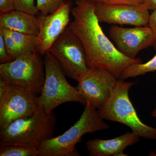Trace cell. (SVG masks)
<instances>
[{
	"label": "cell",
	"mask_w": 156,
	"mask_h": 156,
	"mask_svg": "<svg viewBox=\"0 0 156 156\" xmlns=\"http://www.w3.org/2000/svg\"><path fill=\"white\" fill-rule=\"evenodd\" d=\"M95 14L100 23L135 26L148 25L151 15L149 10L143 4L130 5L95 3Z\"/></svg>",
	"instance_id": "cell-10"
},
{
	"label": "cell",
	"mask_w": 156,
	"mask_h": 156,
	"mask_svg": "<svg viewBox=\"0 0 156 156\" xmlns=\"http://www.w3.org/2000/svg\"><path fill=\"white\" fill-rule=\"evenodd\" d=\"M35 1V0H14V10L36 15L39 11Z\"/></svg>",
	"instance_id": "cell-20"
},
{
	"label": "cell",
	"mask_w": 156,
	"mask_h": 156,
	"mask_svg": "<svg viewBox=\"0 0 156 156\" xmlns=\"http://www.w3.org/2000/svg\"><path fill=\"white\" fill-rule=\"evenodd\" d=\"M0 34L4 38L6 49L13 60L26 54L8 34L5 29L0 27Z\"/></svg>",
	"instance_id": "cell-18"
},
{
	"label": "cell",
	"mask_w": 156,
	"mask_h": 156,
	"mask_svg": "<svg viewBox=\"0 0 156 156\" xmlns=\"http://www.w3.org/2000/svg\"><path fill=\"white\" fill-rule=\"evenodd\" d=\"M72 4L65 2L53 14L41 15L40 30L37 36L38 52L44 56L52 45L69 26L70 14L71 13Z\"/></svg>",
	"instance_id": "cell-12"
},
{
	"label": "cell",
	"mask_w": 156,
	"mask_h": 156,
	"mask_svg": "<svg viewBox=\"0 0 156 156\" xmlns=\"http://www.w3.org/2000/svg\"><path fill=\"white\" fill-rule=\"evenodd\" d=\"M9 84L4 78L0 76V102L3 100L7 93Z\"/></svg>",
	"instance_id": "cell-25"
},
{
	"label": "cell",
	"mask_w": 156,
	"mask_h": 156,
	"mask_svg": "<svg viewBox=\"0 0 156 156\" xmlns=\"http://www.w3.org/2000/svg\"><path fill=\"white\" fill-rule=\"evenodd\" d=\"M154 71H156V54L145 63L133 64L127 68L122 73L119 79L125 80Z\"/></svg>",
	"instance_id": "cell-16"
},
{
	"label": "cell",
	"mask_w": 156,
	"mask_h": 156,
	"mask_svg": "<svg viewBox=\"0 0 156 156\" xmlns=\"http://www.w3.org/2000/svg\"><path fill=\"white\" fill-rule=\"evenodd\" d=\"M56 124L54 113H48L39 107L31 116L16 120L1 130L0 144L38 150L44 142L54 137Z\"/></svg>",
	"instance_id": "cell-2"
},
{
	"label": "cell",
	"mask_w": 156,
	"mask_h": 156,
	"mask_svg": "<svg viewBox=\"0 0 156 156\" xmlns=\"http://www.w3.org/2000/svg\"><path fill=\"white\" fill-rule=\"evenodd\" d=\"M95 3L106 5H140L143 3L144 0H89Z\"/></svg>",
	"instance_id": "cell-21"
},
{
	"label": "cell",
	"mask_w": 156,
	"mask_h": 156,
	"mask_svg": "<svg viewBox=\"0 0 156 156\" xmlns=\"http://www.w3.org/2000/svg\"><path fill=\"white\" fill-rule=\"evenodd\" d=\"M151 116L156 119V108L154 109L151 113ZM150 156H156V151L155 152L151 151L149 154Z\"/></svg>",
	"instance_id": "cell-27"
},
{
	"label": "cell",
	"mask_w": 156,
	"mask_h": 156,
	"mask_svg": "<svg viewBox=\"0 0 156 156\" xmlns=\"http://www.w3.org/2000/svg\"><path fill=\"white\" fill-rule=\"evenodd\" d=\"M35 52L0 64V76L9 83L29 89L35 94L41 93L45 79L44 60Z\"/></svg>",
	"instance_id": "cell-6"
},
{
	"label": "cell",
	"mask_w": 156,
	"mask_h": 156,
	"mask_svg": "<svg viewBox=\"0 0 156 156\" xmlns=\"http://www.w3.org/2000/svg\"><path fill=\"white\" fill-rule=\"evenodd\" d=\"M143 4L148 10H156V0H144Z\"/></svg>",
	"instance_id": "cell-26"
},
{
	"label": "cell",
	"mask_w": 156,
	"mask_h": 156,
	"mask_svg": "<svg viewBox=\"0 0 156 156\" xmlns=\"http://www.w3.org/2000/svg\"><path fill=\"white\" fill-rule=\"evenodd\" d=\"M39 107L36 94L25 87L9 84L7 93L0 102L1 130L16 120L31 116Z\"/></svg>",
	"instance_id": "cell-8"
},
{
	"label": "cell",
	"mask_w": 156,
	"mask_h": 156,
	"mask_svg": "<svg viewBox=\"0 0 156 156\" xmlns=\"http://www.w3.org/2000/svg\"><path fill=\"white\" fill-rule=\"evenodd\" d=\"M135 82L118 79L108 100L97 109L101 118L122 124L136 135L150 140L156 139V128L143 122L137 115L129 96L130 89Z\"/></svg>",
	"instance_id": "cell-3"
},
{
	"label": "cell",
	"mask_w": 156,
	"mask_h": 156,
	"mask_svg": "<svg viewBox=\"0 0 156 156\" xmlns=\"http://www.w3.org/2000/svg\"><path fill=\"white\" fill-rule=\"evenodd\" d=\"M5 30L14 41L26 54L38 52L37 48V35L9 30L7 29Z\"/></svg>",
	"instance_id": "cell-15"
},
{
	"label": "cell",
	"mask_w": 156,
	"mask_h": 156,
	"mask_svg": "<svg viewBox=\"0 0 156 156\" xmlns=\"http://www.w3.org/2000/svg\"><path fill=\"white\" fill-rule=\"evenodd\" d=\"M65 0H36L37 8L43 15L53 14L65 2Z\"/></svg>",
	"instance_id": "cell-19"
},
{
	"label": "cell",
	"mask_w": 156,
	"mask_h": 156,
	"mask_svg": "<svg viewBox=\"0 0 156 156\" xmlns=\"http://www.w3.org/2000/svg\"><path fill=\"white\" fill-rule=\"evenodd\" d=\"M73 20L69 27L83 46L89 68L106 70L119 79L132 65L142 63L140 58H128L122 54L104 33L95 14V3L77 0L72 8Z\"/></svg>",
	"instance_id": "cell-1"
},
{
	"label": "cell",
	"mask_w": 156,
	"mask_h": 156,
	"mask_svg": "<svg viewBox=\"0 0 156 156\" xmlns=\"http://www.w3.org/2000/svg\"><path fill=\"white\" fill-rule=\"evenodd\" d=\"M66 75L80 82L89 69L81 41L68 27L49 50Z\"/></svg>",
	"instance_id": "cell-7"
},
{
	"label": "cell",
	"mask_w": 156,
	"mask_h": 156,
	"mask_svg": "<svg viewBox=\"0 0 156 156\" xmlns=\"http://www.w3.org/2000/svg\"><path fill=\"white\" fill-rule=\"evenodd\" d=\"M140 137L133 132H128L112 139L90 140L86 143V147L89 156H127L125 150L137 143Z\"/></svg>",
	"instance_id": "cell-13"
},
{
	"label": "cell",
	"mask_w": 156,
	"mask_h": 156,
	"mask_svg": "<svg viewBox=\"0 0 156 156\" xmlns=\"http://www.w3.org/2000/svg\"><path fill=\"white\" fill-rule=\"evenodd\" d=\"M38 149L17 145H1L0 156H37Z\"/></svg>",
	"instance_id": "cell-17"
},
{
	"label": "cell",
	"mask_w": 156,
	"mask_h": 156,
	"mask_svg": "<svg viewBox=\"0 0 156 156\" xmlns=\"http://www.w3.org/2000/svg\"><path fill=\"white\" fill-rule=\"evenodd\" d=\"M109 34L118 50L131 58H136L140 50L153 46L154 43L153 33L148 25L133 28L113 25L110 28Z\"/></svg>",
	"instance_id": "cell-11"
},
{
	"label": "cell",
	"mask_w": 156,
	"mask_h": 156,
	"mask_svg": "<svg viewBox=\"0 0 156 156\" xmlns=\"http://www.w3.org/2000/svg\"><path fill=\"white\" fill-rule=\"evenodd\" d=\"M14 10V0H0V14Z\"/></svg>",
	"instance_id": "cell-23"
},
{
	"label": "cell",
	"mask_w": 156,
	"mask_h": 156,
	"mask_svg": "<svg viewBox=\"0 0 156 156\" xmlns=\"http://www.w3.org/2000/svg\"><path fill=\"white\" fill-rule=\"evenodd\" d=\"M96 109L87 102L77 122L63 134L44 142L38 150L37 156H80L75 147L82 136L109 128Z\"/></svg>",
	"instance_id": "cell-4"
},
{
	"label": "cell",
	"mask_w": 156,
	"mask_h": 156,
	"mask_svg": "<svg viewBox=\"0 0 156 156\" xmlns=\"http://www.w3.org/2000/svg\"><path fill=\"white\" fill-rule=\"evenodd\" d=\"M148 26L152 30L154 37V43L153 46L156 48V10H154L151 14Z\"/></svg>",
	"instance_id": "cell-24"
},
{
	"label": "cell",
	"mask_w": 156,
	"mask_h": 156,
	"mask_svg": "<svg viewBox=\"0 0 156 156\" xmlns=\"http://www.w3.org/2000/svg\"><path fill=\"white\" fill-rule=\"evenodd\" d=\"M118 79L106 70L89 68L76 88L86 101L97 109L108 100Z\"/></svg>",
	"instance_id": "cell-9"
},
{
	"label": "cell",
	"mask_w": 156,
	"mask_h": 156,
	"mask_svg": "<svg viewBox=\"0 0 156 156\" xmlns=\"http://www.w3.org/2000/svg\"><path fill=\"white\" fill-rule=\"evenodd\" d=\"M40 21L36 15L13 10L0 15V27L20 32L38 34Z\"/></svg>",
	"instance_id": "cell-14"
},
{
	"label": "cell",
	"mask_w": 156,
	"mask_h": 156,
	"mask_svg": "<svg viewBox=\"0 0 156 156\" xmlns=\"http://www.w3.org/2000/svg\"><path fill=\"white\" fill-rule=\"evenodd\" d=\"M13 60L9 55L6 49L4 38L0 34V62L2 63H7Z\"/></svg>",
	"instance_id": "cell-22"
},
{
	"label": "cell",
	"mask_w": 156,
	"mask_h": 156,
	"mask_svg": "<svg viewBox=\"0 0 156 156\" xmlns=\"http://www.w3.org/2000/svg\"><path fill=\"white\" fill-rule=\"evenodd\" d=\"M44 56L45 79L38 97L39 106L50 113L57 107L66 102H79L85 105L87 101L76 87L68 83L56 58L49 51Z\"/></svg>",
	"instance_id": "cell-5"
}]
</instances>
